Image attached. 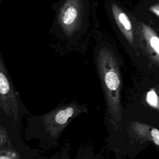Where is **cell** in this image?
<instances>
[{
  "label": "cell",
  "mask_w": 159,
  "mask_h": 159,
  "mask_svg": "<svg viewBox=\"0 0 159 159\" xmlns=\"http://www.w3.org/2000/svg\"><path fill=\"white\" fill-rule=\"evenodd\" d=\"M99 69L110 120L117 129L121 118L119 71L115 61L109 57H105L100 61Z\"/></svg>",
  "instance_id": "obj_1"
},
{
  "label": "cell",
  "mask_w": 159,
  "mask_h": 159,
  "mask_svg": "<svg viewBox=\"0 0 159 159\" xmlns=\"http://www.w3.org/2000/svg\"><path fill=\"white\" fill-rule=\"evenodd\" d=\"M76 112V107L68 106L58 109L47 115L44 118L47 130L53 135L58 134Z\"/></svg>",
  "instance_id": "obj_2"
},
{
  "label": "cell",
  "mask_w": 159,
  "mask_h": 159,
  "mask_svg": "<svg viewBox=\"0 0 159 159\" xmlns=\"http://www.w3.org/2000/svg\"><path fill=\"white\" fill-rule=\"evenodd\" d=\"M0 94L1 104L4 111L7 114H9L11 112L9 111V104H11L13 107L14 114H17V104L15 93L6 73L2 70V68H1L0 72Z\"/></svg>",
  "instance_id": "obj_3"
},
{
  "label": "cell",
  "mask_w": 159,
  "mask_h": 159,
  "mask_svg": "<svg viewBox=\"0 0 159 159\" xmlns=\"http://www.w3.org/2000/svg\"><path fill=\"white\" fill-rule=\"evenodd\" d=\"M114 11H115L114 15L116 20L124 33L126 38L130 42H133V32L131 22L128 17V16L117 7L114 8Z\"/></svg>",
  "instance_id": "obj_4"
},
{
  "label": "cell",
  "mask_w": 159,
  "mask_h": 159,
  "mask_svg": "<svg viewBox=\"0 0 159 159\" xmlns=\"http://www.w3.org/2000/svg\"><path fill=\"white\" fill-rule=\"evenodd\" d=\"M142 32L143 37L152 49L159 58V37L157 34L149 26L146 25H142Z\"/></svg>",
  "instance_id": "obj_5"
},
{
  "label": "cell",
  "mask_w": 159,
  "mask_h": 159,
  "mask_svg": "<svg viewBox=\"0 0 159 159\" xmlns=\"http://www.w3.org/2000/svg\"><path fill=\"white\" fill-rule=\"evenodd\" d=\"M77 11L73 6H69L65 9L62 16V22L66 25H71L75 22L77 17Z\"/></svg>",
  "instance_id": "obj_6"
},
{
  "label": "cell",
  "mask_w": 159,
  "mask_h": 159,
  "mask_svg": "<svg viewBox=\"0 0 159 159\" xmlns=\"http://www.w3.org/2000/svg\"><path fill=\"white\" fill-rule=\"evenodd\" d=\"M146 99L147 102L151 106L159 109V99L154 91L152 90L147 93Z\"/></svg>",
  "instance_id": "obj_7"
},
{
  "label": "cell",
  "mask_w": 159,
  "mask_h": 159,
  "mask_svg": "<svg viewBox=\"0 0 159 159\" xmlns=\"http://www.w3.org/2000/svg\"><path fill=\"white\" fill-rule=\"evenodd\" d=\"M151 135L154 143L159 145V130L157 129H153L151 130Z\"/></svg>",
  "instance_id": "obj_8"
},
{
  "label": "cell",
  "mask_w": 159,
  "mask_h": 159,
  "mask_svg": "<svg viewBox=\"0 0 159 159\" xmlns=\"http://www.w3.org/2000/svg\"><path fill=\"white\" fill-rule=\"evenodd\" d=\"M151 11H153L154 13H155L157 15L159 16V5L157 6H155V7H153L152 8Z\"/></svg>",
  "instance_id": "obj_9"
},
{
  "label": "cell",
  "mask_w": 159,
  "mask_h": 159,
  "mask_svg": "<svg viewBox=\"0 0 159 159\" xmlns=\"http://www.w3.org/2000/svg\"><path fill=\"white\" fill-rule=\"evenodd\" d=\"M0 159H12L9 156H8L7 155H3L2 153L1 152V155L0 156Z\"/></svg>",
  "instance_id": "obj_10"
}]
</instances>
